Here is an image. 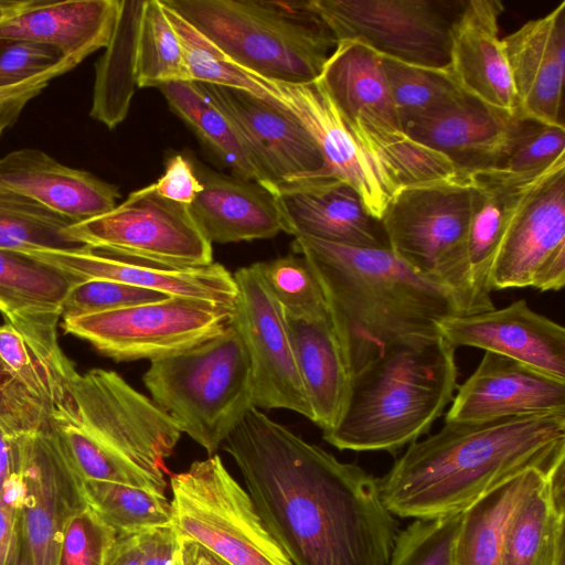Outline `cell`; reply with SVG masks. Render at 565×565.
I'll list each match as a JSON object with an SVG mask.
<instances>
[{"label":"cell","mask_w":565,"mask_h":565,"mask_svg":"<svg viewBox=\"0 0 565 565\" xmlns=\"http://www.w3.org/2000/svg\"><path fill=\"white\" fill-rule=\"evenodd\" d=\"M222 446L292 565H387L399 530L373 475L256 407Z\"/></svg>","instance_id":"cell-1"},{"label":"cell","mask_w":565,"mask_h":565,"mask_svg":"<svg viewBox=\"0 0 565 565\" xmlns=\"http://www.w3.org/2000/svg\"><path fill=\"white\" fill-rule=\"evenodd\" d=\"M562 460L565 413L445 422L408 445L377 481L393 515L435 519L463 512L515 476Z\"/></svg>","instance_id":"cell-2"},{"label":"cell","mask_w":565,"mask_h":565,"mask_svg":"<svg viewBox=\"0 0 565 565\" xmlns=\"http://www.w3.org/2000/svg\"><path fill=\"white\" fill-rule=\"evenodd\" d=\"M292 252L313 269L352 375L387 344L439 334L438 323L468 313L448 288L431 281L390 248L295 236Z\"/></svg>","instance_id":"cell-3"},{"label":"cell","mask_w":565,"mask_h":565,"mask_svg":"<svg viewBox=\"0 0 565 565\" xmlns=\"http://www.w3.org/2000/svg\"><path fill=\"white\" fill-rule=\"evenodd\" d=\"M457 376L456 349L440 334L398 339L352 375L344 411L323 439L339 450L395 454L429 431Z\"/></svg>","instance_id":"cell-4"},{"label":"cell","mask_w":565,"mask_h":565,"mask_svg":"<svg viewBox=\"0 0 565 565\" xmlns=\"http://www.w3.org/2000/svg\"><path fill=\"white\" fill-rule=\"evenodd\" d=\"M150 398L210 456L254 407L248 354L235 326L184 351L150 361Z\"/></svg>","instance_id":"cell-5"},{"label":"cell","mask_w":565,"mask_h":565,"mask_svg":"<svg viewBox=\"0 0 565 565\" xmlns=\"http://www.w3.org/2000/svg\"><path fill=\"white\" fill-rule=\"evenodd\" d=\"M50 424L60 437L87 443L166 486V459L182 435L150 397L117 372L104 369L72 376Z\"/></svg>","instance_id":"cell-6"},{"label":"cell","mask_w":565,"mask_h":565,"mask_svg":"<svg viewBox=\"0 0 565 565\" xmlns=\"http://www.w3.org/2000/svg\"><path fill=\"white\" fill-rule=\"evenodd\" d=\"M161 1L237 65L274 82H315L338 43L331 31L299 24L268 0Z\"/></svg>","instance_id":"cell-7"},{"label":"cell","mask_w":565,"mask_h":565,"mask_svg":"<svg viewBox=\"0 0 565 565\" xmlns=\"http://www.w3.org/2000/svg\"><path fill=\"white\" fill-rule=\"evenodd\" d=\"M471 199L468 175L403 186L380 221L388 248L417 273L451 290L468 313L494 308L469 278Z\"/></svg>","instance_id":"cell-8"},{"label":"cell","mask_w":565,"mask_h":565,"mask_svg":"<svg viewBox=\"0 0 565 565\" xmlns=\"http://www.w3.org/2000/svg\"><path fill=\"white\" fill-rule=\"evenodd\" d=\"M172 526L231 565H292L215 454L170 478Z\"/></svg>","instance_id":"cell-9"},{"label":"cell","mask_w":565,"mask_h":565,"mask_svg":"<svg viewBox=\"0 0 565 565\" xmlns=\"http://www.w3.org/2000/svg\"><path fill=\"white\" fill-rule=\"evenodd\" d=\"M337 42L356 41L406 64L449 68L462 0H312Z\"/></svg>","instance_id":"cell-10"},{"label":"cell","mask_w":565,"mask_h":565,"mask_svg":"<svg viewBox=\"0 0 565 565\" xmlns=\"http://www.w3.org/2000/svg\"><path fill=\"white\" fill-rule=\"evenodd\" d=\"M233 309L170 296L113 311L62 319L64 331L115 361H153L192 348L231 322Z\"/></svg>","instance_id":"cell-11"},{"label":"cell","mask_w":565,"mask_h":565,"mask_svg":"<svg viewBox=\"0 0 565 565\" xmlns=\"http://www.w3.org/2000/svg\"><path fill=\"white\" fill-rule=\"evenodd\" d=\"M64 233L78 245L164 263H213L212 244L194 222L189 206L160 196L153 184L131 192L109 212L71 224Z\"/></svg>","instance_id":"cell-12"},{"label":"cell","mask_w":565,"mask_h":565,"mask_svg":"<svg viewBox=\"0 0 565 565\" xmlns=\"http://www.w3.org/2000/svg\"><path fill=\"white\" fill-rule=\"evenodd\" d=\"M7 438L28 487L20 530L32 565H60L66 523L87 507L82 479L51 424Z\"/></svg>","instance_id":"cell-13"},{"label":"cell","mask_w":565,"mask_h":565,"mask_svg":"<svg viewBox=\"0 0 565 565\" xmlns=\"http://www.w3.org/2000/svg\"><path fill=\"white\" fill-rule=\"evenodd\" d=\"M233 276L237 296L231 322L248 354L254 407L288 409L312 420L285 311L266 285L259 262Z\"/></svg>","instance_id":"cell-14"},{"label":"cell","mask_w":565,"mask_h":565,"mask_svg":"<svg viewBox=\"0 0 565 565\" xmlns=\"http://www.w3.org/2000/svg\"><path fill=\"white\" fill-rule=\"evenodd\" d=\"M565 285V161L530 189L516 209L493 262L489 290Z\"/></svg>","instance_id":"cell-15"},{"label":"cell","mask_w":565,"mask_h":565,"mask_svg":"<svg viewBox=\"0 0 565 565\" xmlns=\"http://www.w3.org/2000/svg\"><path fill=\"white\" fill-rule=\"evenodd\" d=\"M57 323L0 324V428L7 437L50 425L77 372L58 343Z\"/></svg>","instance_id":"cell-16"},{"label":"cell","mask_w":565,"mask_h":565,"mask_svg":"<svg viewBox=\"0 0 565 565\" xmlns=\"http://www.w3.org/2000/svg\"><path fill=\"white\" fill-rule=\"evenodd\" d=\"M227 118L274 194L281 184L331 174L311 135L280 103L194 83Z\"/></svg>","instance_id":"cell-17"},{"label":"cell","mask_w":565,"mask_h":565,"mask_svg":"<svg viewBox=\"0 0 565 565\" xmlns=\"http://www.w3.org/2000/svg\"><path fill=\"white\" fill-rule=\"evenodd\" d=\"M22 254L54 267L74 281L111 280L230 309L237 296L233 274L214 262L202 266L178 265L85 245Z\"/></svg>","instance_id":"cell-18"},{"label":"cell","mask_w":565,"mask_h":565,"mask_svg":"<svg viewBox=\"0 0 565 565\" xmlns=\"http://www.w3.org/2000/svg\"><path fill=\"white\" fill-rule=\"evenodd\" d=\"M273 83L281 105L313 138L327 170L349 183L369 214L381 221L396 189L354 138L320 81Z\"/></svg>","instance_id":"cell-19"},{"label":"cell","mask_w":565,"mask_h":565,"mask_svg":"<svg viewBox=\"0 0 565 565\" xmlns=\"http://www.w3.org/2000/svg\"><path fill=\"white\" fill-rule=\"evenodd\" d=\"M437 327L455 349L471 347L501 354L565 381V329L524 299L500 309L448 317Z\"/></svg>","instance_id":"cell-20"},{"label":"cell","mask_w":565,"mask_h":565,"mask_svg":"<svg viewBox=\"0 0 565 565\" xmlns=\"http://www.w3.org/2000/svg\"><path fill=\"white\" fill-rule=\"evenodd\" d=\"M565 413V381L511 358L484 352L459 386L445 422H483Z\"/></svg>","instance_id":"cell-21"},{"label":"cell","mask_w":565,"mask_h":565,"mask_svg":"<svg viewBox=\"0 0 565 565\" xmlns=\"http://www.w3.org/2000/svg\"><path fill=\"white\" fill-rule=\"evenodd\" d=\"M275 196L287 234L349 246L388 248L381 222L369 214L349 183L332 174L281 184Z\"/></svg>","instance_id":"cell-22"},{"label":"cell","mask_w":565,"mask_h":565,"mask_svg":"<svg viewBox=\"0 0 565 565\" xmlns=\"http://www.w3.org/2000/svg\"><path fill=\"white\" fill-rule=\"evenodd\" d=\"M502 41L516 97V115L564 126L565 1Z\"/></svg>","instance_id":"cell-23"},{"label":"cell","mask_w":565,"mask_h":565,"mask_svg":"<svg viewBox=\"0 0 565 565\" xmlns=\"http://www.w3.org/2000/svg\"><path fill=\"white\" fill-rule=\"evenodd\" d=\"M515 116L466 95L441 109L402 117L399 124L406 136L445 156L467 177L495 167Z\"/></svg>","instance_id":"cell-24"},{"label":"cell","mask_w":565,"mask_h":565,"mask_svg":"<svg viewBox=\"0 0 565 565\" xmlns=\"http://www.w3.org/2000/svg\"><path fill=\"white\" fill-rule=\"evenodd\" d=\"M504 7L499 0H468L450 32L449 71L469 96L515 115L516 97L508 56L499 36Z\"/></svg>","instance_id":"cell-25"},{"label":"cell","mask_w":565,"mask_h":565,"mask_svg":"<svg viewBox=\"0 0 565 565\" xmlns=\"http://www.w3.org/2000/svg\"><path fill=\"white\" fill-rule=\"evenodd\" d=\"M0 185L73 223L109 212L121 196L117 185L32 148L11 151L0 159Z\"/></svg>","instance_id":"cell-26"},{"label":"cell","mask_w":565,"mask_h":565,"mask_svg":"<svg viewBox=\"0 0 565 565\" xmlns=\"http://www.w3.org/2000/svg\"><path fill=\"white\" fill-rule=\"evenodd\" d=\"M119 0H21L0 21V39L57 49L78 65L110 41Z\"/></svg>","instance_id":"cell-27"},{"label":"cell","mask_w":565,"mask_h":565,"mask_svg":"<svg viewBox=\"0 0 565 565\" xmlns=\"http://www.w3.org/2000/svg\"><path fill=\"white\" fill-rule=\"evenodd\" d=\"M193 167L203 190L189 210L211 244L271 238L285 232L276 196L267 188L200 163Z\"/></svg>","instance_id":"cell-28"},{"label":"cell","mask_w":565,"mask_h":565,"mask_svg":"<svg viewBox=\"0 0 565 565\" xmlns=\"http://www.w3.org/2000/svg\"><path fill=\"white\" fill-rule=\"evenodd\" d=\"M285 316L311 422L328 431L344 411L352 380L340 339L331 316L315 321Z\"/></svg>","instance_id":"cell-29"},{"label":"cell","mask_w":565,"mask_h":565,"mask_svg":"<svg viewBox=\"0 0 565 565\" xmlns=\"http://www.w3.org/2000/svg\"><path fill=\"white\" fill-rule=\"evenodd\" d=\"M546 172L532 178L495 170L468 175L472 199L467 262L471 286L479 295L490 297V271L509 224L523 198Z\"/></svg>","instance_id":"cell-30"},{"label":"cell","mask_w":565,"mask_h":565,"mask_svg":"<svg viewBox=\"0 0 565 565\" xmlns=\"http://www.w3.org/2000/svg\"><path fill=\"white\" fill-rule=\"evenodd\" d=\"M345 121L363 118L402 129L381 56L356 41H340L318 78Z\"/></svg>","instance_id":"cell-31"},{"label":"cell","mask_w":565,"mask_h":565,"mask_svg":"<svg viewBox=\"0 0 565 565\" xmlns=\"http://www.w3.org/2000/svg\"><path fill=\"white\" fill-rule=\"evenodd\" d=\"M503 565H565V461L515 511L505 536Z\"/></svg>","instance_id":"cell-32"},{"label":"cell","mask_w":565,"mask_h":565,"mask_svg":"<svg viewBox=\"0 0 565 565\" xmlns=\"http://www.w3.org/2000/svg\"><path fill=\"white\" fill-rule=\"evenodd\" d=\"M554 467L529 469L467 508L456 537L455 565H503L505 536L515 511Z\"/></svg>","instance_id":"cell-33"},{"label":"cell","mask_w":565,"mask_h":565,"mask_svg":"<svg viewBox=\"0 0 565 565\" xmlns=\"http://www.w3.org/2000/svg\"><path fill=\"white\" fill-rule=\"evenodd\" d=\"M145 1L119 0L113 35L95 65L89 115L109 129L126 119L138 88L137 44Z\"/></svg>","instance_id":"cell-34"},{"label":"cell","mask_w":565,"mask_h":565,"mask_svg":"<svg viewBox=\"0 0 565 565\" xmlns=\"http://www.w3.org/2000/svg\"><path fill=\"white\" fill-rule=\"evenodd\" d=\"M75 281L25 254L0 248V313L4 322L60 321Z\"/></svg>","instance_id":"cell-35"},{"label":"cell","mask_w":565,"mask_h":565,"mask_svg":"<svg viewBox=\"0 0 565 565\" xmlns=\"http://www.w3.org/2000/svg\"><path fill=\"white\" fill-rule=\"evenodd\" d=\"M345 122L396 191L403 186L465 177L445 156L414 141L402 129L363 118Z\"/></svg>","instance_id":"cell-36"},{"label":"cell","mask_w":565,"mask_h":565,"mask_svg":"<svg viewBox=\"0 0 565 565\" xmlns=\"http://www.w3.org/2000/svg\"><path fill=\"white\" fill-rule=\"evenodd\" d=\"M177 114L235 177L266 181L235 129L220 109L192 82H170L158 87ZM271 192V191H270Z\"/></svg>","instance_id":"cell-37"},{"label":"cell","mask_w":565,"mask_h":565,"mask_svg":"<svg viewBox=\"0 0 565 565\" xmlns=\"http://www.w3.org/2000/svg\"><path fill=\"white\" fill-rule=\"evenodd\" d=\"M86 505L116 534H132L172 524L164 493L122 483L82 480Z\"/></svg>","instance_id":"cell-38"},{"label":"cell","mask_w":565,"mask_h":565,"mask_svg":"<svg viewBox=\"0 0 565 565\" xmlns=\"http://www.w3.org/2000/svg\"><path fill=\"white\" fill-rule=\"evenodd\" d=\"M162 6L178 35L190 82L232 87L266 102L280 103L271 81L237 65L174 10L163 3Z\"/></svg>","instance_id":"cell-39"},{"label":"cell","mask_w":565,"mask_h":565,"mask_svg":"<svg viewBox=\"0 0 565 565\" xmlns=\"http://www.w3.org/2000/svg\"><path fill=\"white\" fill-rule=\"evenodd\" d=\"M72 221L0 185V248L19 253L78 245L64 233Z\"/></svg>","instance_id":"cell-40"},{"label":"cell","mask_w":565,"mask_h":565,"mask_svg":"<svg viewBox=\"0 0 565 565\" xmlns=\"http://www.w3.org/2000/svg\"><path fill=\"white\" fill-rule=\"evenodd\" d=\"M190 82L178 35L161 0H146L137 44L138 88Z\"/></svg>","instance_id":"cell-41"},{"label":"cell","mask_w":565,"mask_h":565,"mask_svg":"<svg viewBox=\"0 0 565 565\" xmlns=\"http://www.w3.org/2000/svg\"><path fill=\"white\" fill-rule=\"evenodd\" d=\"M381 62L399 119L441 109L467 95L449 68L411 65L386 56Z\"/></svg>","instance_id":"cell-42"},{"label":"cell","mask_w":565,"mask_h":565,"mask_svg":"<svg viewBox=\"0 0 565 565\" xmlns=\"http://www.w3.org/2000/svg\"><path fill=\"white\" fill-rule=\"evenodd\" d=\"M269 290L289 317L322 320L330 316L323 289L308 260L290 253L268 262H259Z\"/></svg>","instance_id":"cell-43"},{"label":"cell","mask_w":565,"mask_h":565,"mask_svg":"<svg viewBox=\"0 0 565 565\" xmlns=\"http://www.w3.org/2000/svg\"><path fill=\"white\" fill-rule=\"evenodd\" d=\"M565 160V126L515 116L507 146L491 170L532 178Z\"/></svg>","instance_id":"cell-44"},{"label":"cell","mask_w":565,"mask_h":565,"mask_svg":"<svg viewBox=\"0 0 565 565\" xmlns=\"http://www.w3.org/2000/svg\"><path fill=\"white\" fill-rule=\"evenodd\" d=\"M462 512L414 519L398 532L387 565H455V543Z\"/></svg>","instance_id":"cell-45"},{"label":"cell","mask_w":565,"mask_h":565,"mask_svg":"<svg viewBox=\"0 0 565 565\" xmlns=\"http://www.w3.org/2000/svg\"><path fill=\"white\" fill-rule=\"evenodd\" d=\"M161 292L103 279L75 281L61 309V319L122 309L166 299Z\"/></svg>","instance_id":"cell-46"},{"label":"cell","mask_w":565,"mask_h":565,"mask_svg":"<svg viewBox=\"0 0 565 565\" xmlns=\"http://www.w3.org/2000/svg\"><path fill=\"white\" fill-rule=\"evenodd\" d=\"M116 535L86 507L66 523L60 565H103Z\"/></svg>","instance_id":"cell-47"},{"label":"cell","mask_w":565,"mask_h":565,"mask_svg":"<svg viewBox=\"0 0 565 565\" xmlns=\"http://www.w3.org/2000/svg\"><path fill=\"white\" fill-rule=\"evenodd\" d=\"M65 60L50 45L0 39V88L30 79Z\"/></svg>","instance_id":"cell-48"},{"label":"cell","mask_w":565,"mask_h":565,"mask_svg":"<svg viewBox=\"0 0 565 565\" xmlns=\"http://www.w3.org/2000/svg\"><path fill=\"white\" fill-rule=\"evenodd\" d=\"M77 66L65 60L55 67L22 83L0 88V127L6 129L19 118L26 104L36 97L55 77Z\"/></svg>","instance_id":"cell-49"},{"label":"cell","mask_w":565,"mask_h":565,"mask_svg":"<svg viewBox=\"0 0 565 565\" xmlns=\"http://www.w3.org/2000/svg\"><path fill=\"white\" fill-rule=\"evenodd\" d=\"M152 184L160 196L188 206L203 190L193 164L182 154L169 158L163 174Z\"/></svg>","instance_id":"cell-50"},{"label":"cell","mask_w":565,"mask_h":565,"mask_svg":"<svg viewBox=\"0 0 565 565\" xmlns=\"http://www.w3.org/2000/svg\"><path fill=\"white\" fill-rule=\"evenodd\" d=\"M141 565H173L180 556V539L172 524L139 533Z\"/></svg>","instance_id":"cell-51"},{"label":"cell","mask_w":565,"mask_h":565,"mask_svg":"<svg viewBox=\"0 0 565 565\" xmlns=\"http://www.w3.org/2000/svg\"><path fill=\"white\" fill-rule=\"evenodd\" d=\"M20 536V513L0 500V565H12Z\"/></svg>","instance_id":"cell-52"},{"label":"cell","mask_w":565,"mask_h":565,"mask_svg":"<svg viewBox=\"0 0 565 565\" xmlns=\"http://www.w3.org/2000/svg\"><path fill=\"white\" fill-rule=\"evenodd\" d=\"M103 565H141L139 533L117 534L105 555Z\"/></svg>","instance_id":"cell-53"},{"label":"cell","mask_w":565,"mask_h":565,"mask_svg":"<svg viewBox=\"0 0 565 565\" xmlns=\"http://www.w3.org/2000/svg\"><path fill=\"white\" fill-rule=\"evenodd\" d=\"M28 487L22 475L12 468L2 484L0 500L13 511L20 513L25 504Z\"/></svg>","instance_id":"cell-54"},{"label":"cell","mask_w":565,"mask_h":565,"mask_svg":"<svg viewBox=\"0 0 565 565\" xmlns=\"http://www.w3.org/2000/svg\"><path fill=\"white\" fill-rule=\"evenodd\" d=\"M180 561L182 565H231L190 539H180Z\"/></svg>","instance_id":"cell-55"},{"label":"cell","mask_w":565,"mask_h":565,"mask_svg":"<svg viewBox=\"0 0 565 565\" xmlns=\"http://www.w3.org/2000/svg\"><path fill=\"white\" fill-rule=\"evenodd\" d=\"M12 470L11 448L8 438L0 428V497L2 484Z\"/></svg>","instance_id":"cell-56"},{"label":"cell","mask_w":565,"mask_h":565,"mask_svg":"<svg viewBox=\"0 0 565 565\" xmlns=\"http://www.w3.org/2000/svg\"><path fill=\"white\" fill-rule=\"evenodd\" d=\"M12 565H32L29 552L26 550V546L24 544L22 536H20L18 551H17L15 557L12 562Z\"/></svg>","instance_id":"cell-57"},{"label":"cell","mask_w":565,"mask_h":565,"mask_svg":"<svg viewBox=\"0 0 565 565\" xmlns=\"http://www.w3.org/2000/svg\"><path fill=\"white\" fill-rule=\"evenodd\" d=\"M20 2L21 0H0V21L11 13Z\"/></svg>","instance_id":"cell-58"},{"label":"cell","mask_w":565,"mask_h":565,"mask_svg":"<svg viewBox=\"0 0 565 565\" xmlns=\"http://www.w3.org/2000/svg\"><path fill=\"white\" fill-rule=\"evenodd\" d=\"M173 565H182L181 561H180V556H179V558L177 559V562Z\"/></svg>","instance_id":"cell-59"},{"label":"cell","mask_w":565,"mask_h":565,"mask_svg":"<svg viewBox=\"0 0 565 565\" xmlns=\"http://www.w3.org/2000/svg\"><path fill=\"white\" fill-rule=\"evenodd\" d=\"M2 130H3V129L0 127V135H1Z\"/></svg>","instance_id":"cell-60"}]
</instances>
